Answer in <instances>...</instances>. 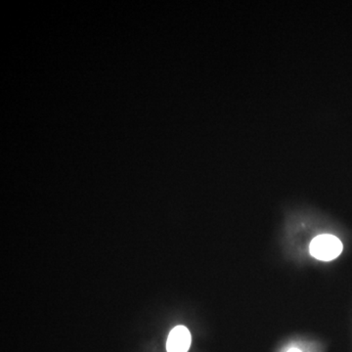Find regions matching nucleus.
<instances>
[{"label": "nucleus", "mask_w": 352, "mask_h": 352, "mask_svg": "<svg viewBox=\"0 0 352 352\" xmlns=\"http://www.w3.org/2000/svg\"><path fill=\"white\" fill-rule=\"evenodd\" d=\"M287 352H302V351H300V349H289V351Z\"/></svg>", "instance_id": "7ed1b4c3"}, {"label": "nucleus", "mask_w": 352, "mask_h": 352, "mask_svg": "<svg viewBox=\"0 0 352 352\" xmlns=\"http://www.w3.org/2000/svg\"><path fill=\"white\" fill-rule=\"evenodd\" d=\"M342 243L339 238L330 234L317 236L310 243L309 251L314 258L319 261H331L342 254Z\"/></svg>", "instance_id": "f257e3e1"}, {"label": "nucleus", "mask_w": 352, "mask_h": 352, "mask_svg": "<svg viewBox=\"0 0 352 352\" xmlns=\"http://www.w3.org/2000/svg\"><path fill=\"white\" fill-rule=\"evenodd\" d=\"M191 333L185 326H176L168 335L166 342L168 352H188L191 346Z\"/></svg>", "instance_id": "f03ea898"}]
</instances>
